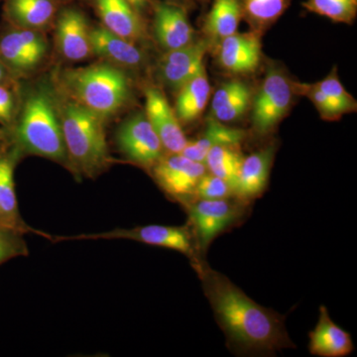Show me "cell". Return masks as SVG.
I'll return each mask as SVG.
<instances>
[{
	"label": "cell",
	"instance_id": "obj_39",
	"mask_svg": "<svg viewBox=\"0 0 357 357\" xmlns=\"http://www.w3.org/2000/svg\"><path fill=\"white\" fill-rule=\"evenodd\" d=\"M0 223H2V220H1V211H0ZM2 225H3V223H2Z\"/></svg>",
	"mask_w": 357,
	"mask_h": 357
},
{
	"label": "cell",
	"instance_id": "obj_24",
	"mask_svg": "<svg viewBox=\"0 0 357 357\" xmlns=\"http://www.w3.org/2000/svg\"><path fill=\"white\" fill-rule=\"evenodd\" d=\"M243 14L239 0H215L204 20V31L213 39L231 36L236 33Z\"/></svg>",
	"mask_w": 357,
	"mask_h": 357
},
{
	"label": "cell",
	"instance_id": "obj_17",
	"mask_svg": "<svg viewBox=\"0 0 357 357\" xmlns=\"http://www.w3.org/2000/svg\"><path fill=\"white\" fill-rule=\"evenodd\" d=\"M91 42L95 57L121 69L138 70L146 61L137 44L110 32L100 23L91 26Z\"/></svg>",
	"mask_w": 357,
	"mask_h": 357
},
{
	"label": "cell",
	"instance_id": "obj_33",
	"mask_svg": "<svg viewBox=\"0 0 357 357\" xmlns=\"http://www.w3.org/2000/svg\"><path fill=\"white\" fill-rule=\"evenodd\" d=\"M251 98H252L251 91L244 93V95L239 96L232 102L223 105L220 109L211 112V117L222 122V123L236 121L248 112L249 105H250Z\"/></svg>",
	"mask_w": 357,
	"mask_h": 357
},
{
	"label": "cell",
	"instance_id": "obj_22",
	"mask_svg": "<svg viewBox=\"0 0 357 357\" xmlns=\"http://www.w3.org/2000/svg\"><path fill=\"white\" fill-rule=\"evenodd\" d=\"M245 133L241 129L229 128L222 122L211 117L206 123V128L198 139L188 141L183 151L184 155L192 161L204 163L206 154L211 148L218 145H241Z\"/></svg>",
	"mask_w": 357,
	"mask_h": 357
},
{
	"label": "cell",
	"instance_id": "obj_30",
	"mask_svg": "<svg viewBox=\"0 0 357 357\" xmlns=\"http://www.w3.org/2000/svg\"><path fill=\"white\" fill-rule=\"evenodd\" d=\"M316 86H318L319 91H323L330 100H332L333 102L340 105V107L345 110L347 114L356 112V100H354V96L347 93V89H345L342 84L340 83L335 68H333V70L330 73L328 77L318 82V83H316Z\"/></svg>",
	"mask_w": 357,
	"mask_h": 357
},
{
	"label": "cell",
	"instance_id": "obj_10",
	"mask_svg": "<svg viewBox=\"0 0 357 357\" xmlns=\"http://www.w3.org/2000/svg\"><path fill=\"white\" fill-rule=\"evenodd\" d=\"M243 213V204L229 199H198L190 204L198 250L206 252L213 239L241 220Z\"/></svg>",
	"mask_w": 357,
	"mask_h": 357
},
{
	"label": "cell",
	"instance_id": "obj_3",
	"mask_svg": "<svg viewBox=\"0 0 357 357\" xmlns=\"http://www.w3.org/2000/svg\"><path fill=\"white\" fill-rule=\"evenodd\" d=\"M57 88L107 123L133 100V82L128 70L98 60L86 67L56 66L51 70Z\"/></svg>",
	"mask_w": 357,
	"mask_h": 357
},
{
	"label": "cell",
	"instance_id": "obj_16",
	"mask_svg": "<svg viewBox=\"0 0 357 357\" xmlns=\"http://www.w3.org/2000/svg\"><path fill=\"white\" fill-rule=\"evenodd\" d=\"M208 41L192 42L177 50L165 52L158 63V76L168 88L178 91L204 70Z\"/></svg>",
	"mask_w": 357,
	"mask_h": 357
},
{
	"label": "cell",
	"instance_id": "obj_29",
	"mask_svg": "<svg viewBox=\"0 0 357 357\" xmlns=\"http://www.w3.org/2000/svg\"><path fill=\"white\" fill-rule=\"evenodd\" d=\"M24 232L0 223V265L29 255Z\"/></svg>",
	"mask_w": 357,
	"mask_h": 357
},
{
	"label": "cell",
	"instance_id": "obj_12",
	"mask_svg": "<svg viewBox=\"0 0 357 357\" xmlns=\"http://www.w3.org/2000/svg\"><path fill=\"white\" fill-rule=\"evenodd\" d=\"M89 7L100 24L110 32L135 44H143L148 38L146 20L129 6L126 0H79Z\"/></svg>",
	"mask_w": 357,
	"mask_h": 357
},
{
	"label": "cell",
	"instance_id": "obj_40",
	"mask_svg": "<svg viewBox=\"0 0 357 357\" xmlns=\"http://www.w3.org/2000/svg\"><path fill=\"white\" fill-rule=\"evenodd\" d=\"M1 1H2V0H0V2H1Z\"/></svg>",
	"mask_w": 357,
	"mask_h": 357
},
{
	"label": "cell",
	"instance_id": "obj_23",
	"mask_svg": "<svg viewBox=\"0 0 357 357\" xmlns=\"http://www.w3.org/2000/svg\"><path fill=\"white\" fill-rule=\"evenodd\" d=\"M210 93V83L204 70L178 91L174 112L178 121L191 123L197 121L208 105Z\"/></svg>",
	"mask_w": 357,
	"mask_h": 357
},
{
	"label": "cell",
	"instance_id": "obj_25",
	"mask_svg": "<svg viewBox=\"0 0 357 357\" xmlns=\"http://www.w3.org/2000/svg\"><path fill=\"white\" fill-rule=\"evenodd\" d=\"M239 146L241 145H218L211 148L204 162L211 174L229 183L234 194L244 159Z\"/></svg>",
	"mask_w": 357,
	"mask_h": 357
},
{
	"label": "cell",
	"instance_id": "obj_7",
	"mask_svg": "<svg viewBox=\"0 0 357 357\" xmlns=\"http://www.w3.org/2000/svg\"><path fill=\"white\" fill-rule=\"evenodd\" d=\"M91 21L79 0H70L61 8L54 23V51L64 63L84 62L93 56Z\"/></svg>",
	"mask_w": 357,
	"mask_h": 357
},
{
	"label": "cell",
	"instance_id": "obj_5",
	"mask_svg": "<svg viewBox=\"0 0 357 357\" xmlns=\"http://www.w3.org/2000/svg\"><path fill=\"white\" fill-rule=\"evenodd\" d=\"M0 58L16 81L34 77L50 58L47 33L20 29L2 21Z\"/></svg>",
	"mask_w": 357,
	"mask_h": 357
},
{
	"label": "cell",
	"instance_id": "obj_28",
	"mask_svg": "<svg viewBox=\"0 0 357 357\" xmlns=\"http://www.w3.org/2000/svg\"><path fill=\"white\" fill-rule=\"evenodd\" d=\"M292 86L294 93L307 96L314 103L321 119L325 121H337L342 115L347 114L340 105L319 91L316 84L292 83Z\"/></svg>",
	"mask_w": 357,
	"mask_h": 357
},
{
	"label": "cell",
	"instance_id": "obj_21",
	"mask_svg": "<svg viewBox=\"0 0 357 357\" xmlns=\"http://www.w3.org/2000/svg\"><path fill=\"white\" fill-rule=\"evenodd\" d=\"M274 155V146H268L243 159L234 196L241 201H249L262 195L269 180Z\"/></svg>",
	"mask_w": 357,
	"mask_h": 357
},
{
	"label": "cell",
	"instance_id": "obj_32",
	"mask_svg": "<svg viewBox=\"0 0 357 357\" xmlns=\"http://www.w3.org/2000/svg\"><path fill=\"white\" fill-rule=\"evenodd\" d=\"M20 105V83L9 86L0 84V128L13 126Z\"/></svg>",
	"mask_w": 357,
	"mask_h": 357
},
{
	"label": "cell",
	"instance_id": "obj_26",
	"mask_svg": "<svg viewBox=\"0 0 357 357\" xmlns=\"http://www.w3.org/2000/svg\"><path fill=\"white\" fill-rule=\"evenodd\" d=\"M290 0H244L243 13L257 27H266L280 18Z\"/></svg>",
	"mask_w": 357,
	"mask_h": 357
},
{
	"label": "cell",
	"instance_id": "obj_2",
	"mask_svg": "<svg viewBox=\"0 0 357 357\" xmlns=\"http://www.w3.org/2000/svg\"><path fill=\"white\" fill-rule=\"evenodd\" d=\"M4 130V142L21 155L51 160L70 171L58 89L52 73L20 82V105L13 126Z\"/></svg>",
	"mask_w": 357,
	"mask_h": 357
},
{
	"label": "cell",
	"instance_id": "obj_19",
	"mask_svg": "<svg viewBox=\"0 0 357 357\" xmlns=\"http://www.w3.org/2000/svg\"><path fill=\"white\" fill-rule=\"evenodd\" d=\"M218 60L225 70L234 74H249L259 67L261 42L253 33H234L222 40Z\"/></svg>",
	"mask_w": 357,
	"mask_h": 357
},
{
	"label": "cell",
	"instance_id": "obj_13",
	"mask_svg": "<svg viewBox=\"0 0 357 357\" xmlns=\"http://www.w3.org/2000/svg\"><path fill=\"white\" fill-rule=\"evenodd\" d=\"M152 30L164 52L177 50L194 42L195 31L187 8L165 0H153Z\"/></svg>",
	"mask_w": 357,
	"mask_h": 357
},
{
	"label": "cell",
	"instance_id": "obj_20",
	"mask_svg": "<svg viewBox=\"0 0 357 357\" xmlns=\"http://www.w3.org/2000/svg\"><path fill=\"white\" fill-rule=\"evenodd\" d=\"M309 337L312 356L344 357L354 351L351 335L333 321L325 306L319 307L318 323Z\"/></svg>",
	"mask_w": 357,
	"mask_h": 357
},
{
	"label": "cell",
	"instance_id": "obj_9",
	"mask_svg": "<svg viewBox=\"0 0 357 357\" xmlns=\"http://www.w3.org/2000/svg\"><path fill=\"white\" fill-rule=\"evenodd\" d=\"M293 86L276 68L270 69L253 100L252 124L255 132L265 135L287 114L293 100Z\"/></svg>",
	"mask_w": 357,
	"mask_h": 357
},
{
	"label": "cell",
	"instance_id": "obj_4",
	"mask_svg": "<svg viewBox=\"0 0 357 357\" xmlns=\"http://www.w3.org/2000/svg\"><path fill=\"white\" fill-rule=\"evenodd\" d=\"M57 89L69 172L75 178L100 177L115 162L107 144V123Z\"/></svg>",
	"mask_w": 357,
	"mask_h": 357
},
{
	"label": "cell",
	"instance_id": "obj_36",
	"mask_svg": "<svg viewBox=\"0 0 357 357\" xmlns=\"http://www.w3.org/2000/svg\"><path fill=\"white\" fill-rule=\"evenodd\" d=\"M20 82L14 79L11 73L7 69L6 66L4 65L3 61L0 58V84H9V86H14Z\"/></svg>",
	"mask_w": 357,
	"mask_h": 357
},
{
	"label": "cell",
	"instance_id": "obj_35",
	"mask_svg": "<svg viewBox=\"0 0 357 357\" xmlns=\"http://www.w3.org/2000/svg\"><path fill=\"white\" fill-rule=\"evenodd\" d=\"M126 1L145 20L148 15L151 14L153 0H126Z\"/></svg>",
	"mask_w": 357,
	"mask_h": 357
},
{
	"label": "cell",
	"instance_id": "obj_27",
	"mask_svg": "<svg viewBox=\"0 0 357 357\" xmlns=\"http://www.w3.org/2000/svg\"><path fill=\"white\" fill-rule=\"evenodd\" d=\"M303 6L335 22L351 24L356 18L357 0H307Z\"/></svg>",
	"mask_w": 357,
	"mask_h": 357
},
{
	"label": "cell",
	"instance_id": "obj_8",
	"mask_svg": "<svg viewBox=\"0 0 357 357\" xmlns=\"http://www.w3.org/2000/svg\"><path fill=\"white\" fill-rule=\"evenodd\" d=\"M117 149L130 163L150 170L164 156L163 144L145 112H135L115 132Z\"/></svg>",
	"mask_w": 357,
	"mask_h": 357
},
{
	"label": "cell",
	"instance_id": "obj_38",
	"mask_svg": "<svg viewBox=\"0 0 357 357\" xmlns=\"http://www.w3.org/2000/svg\"><path fill=\"white\" fill-rule=\"evenodd\" d=\"M4 139V130L3 128H0V141Z\"/></svg>",
	"mask_w": 357,
	"mask_h": 357
},
{
	"label": "cell",
	"instance_id": "obj_14",
	"mask_svg": "<svg viewBox=\"0 0 357 357\" xmlns=\"http://www.w3.org/2000/svg\"><path fill=\"white\" fill-rule=\"evenodd\" d=\"M145 114L168 154H180L188 139L174 109L163 91L155 86L144 88Z\"/></svg>",
	"mask_w": 357,
	"mask_h": 357
},
{
	"label": "cell",
	"instance_id": "obj_37",
	"mask_svg": "<svg viewBox=\"0 0 357 357\" xmlns=\"http://www.w3.org/2000/svg\"><path fill=\"white\" fill-rule=\"evenodd\" d=\"M165 1L171 2V3L178 4V6H184L187 8L188 4L190 3V0H165Z\"/></svg>",
	"mask_w": 357,
	"mask_h": 357
},
{
	"label": "cell",
	"instance_id": "obj_11",
	"mask_svg": "<svg viewBox=\"0 0 357 357\" xmlns=\"http://www.w3.org/2000/svg\"><path fill=\"white\" fill-rule=\"evenodd\" d=\"M149 171L167 195L185 199L195 194L197 185L206 173V167L182 154H168L164 155Z\"/></svg>",
	"mask_w": 357,
	"mask_h": 357
},
{
	"label": "cell",
	"instance_id": "obj_1",
	"mask_svg": "<svg viewBox=\"0 0 357 357\" xmlns=\"http://www.w3.org/2000/svg\"><path fill=\"white\" fill-rule=\"evenodd\" d=\"M195 268L218 326L236 354L268 356L295 347L282 314L257 304L227 276L204 263L199 261Z\"/></svg>",
	"mask_w": 357,
	"mask_h": 357
},
{
	"label": "cell",
	"instance_id": "obj_34",
	"mask_svg": "<svg viewBox=\"0 0 357 357\" xmlns=\"http://www.w3.org/2000/svg\"><path fill=\"white\" fill-rule=\"evenodd\" d=\"M251 91L248 84L241 83L239 81H230L229 83L223 84L213 96L211 102V112L220 109L223 105H227L239 96Z\"/></svg>",
	"mask_w": 357,
	"mask_h": 357
},
{
	"label": "cell",
	"instance_id": "obj_6",
	"mask_svg": "<svg viewBox=\"0 0 357 357\" xmlns=\"http://www.w3.org/2000/svg\"><path fill=\"white\" fill-rule=\"evenodd\" d=\"M39 236L46 237L52 243H66V241H98V239H126V241H133L136 243L172 249L188 256L194 262V265L199 262L191 231L185 227L151 225L136 227L133 229H115L109 231L98 232V234H83L67 236H50L40 231Z\"/></svg>",
	"mask_w": 357,
	"mask_h": 357
},
{
	"label": "cell",
	"instance_id": "obj_31",
	"mask_svg": "<svg viewBox=\"0 0 357 357\" xmlns=\"http://www.w3.org/2000/svg\"><path fill=\"white\" fill-rule=\"evenodd\" d=\"M194 195L198 199H223L234 196V192L222 178L206 173L197 185Z\"/></svg>",
	"mask_w": 357,
	"mask_h": 357
},
{
	"label": "cell",
	"instance_id": "obj_18",
	"mask_svg": "<svg viewBox=\"0 0 357 357\" xmlns=\"http://www.w3.org/2000/svg\"><path fill=\"white\" fill-rule=\"evenodd\" d=\"M22 159L11 145L0 141V211L2 223L26 234H32L34 229L21 217L14 181L16 167Z\"/></svg>",
	"mask_w": 357,
	"mask_h": 357
},
{
	"label": "cell",
	"instance_id": "obj_15",
	"mask_svg": "<svg viewBox=\"0 0 357 357\" xmlns=\"http://www.w3.org/2000/svg\"><path fill=\"white\" fill-rule=\"evenodd\" d=\"M70 0H2V21L13 27L49 32Z\"/></svg>",
	"mask_w": 357,
	"mask_h": 357
}]
</instances>
